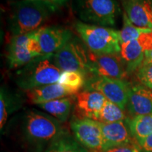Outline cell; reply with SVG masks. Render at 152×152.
I'll list each match as a JSON object with an SVG mask.
<instances>
[{
    "instance_id": "obj_24",
    "label": "cell",
    "mask_w": 152,
    "mask_h": 152,
    "mask_svg": "<svg viewBox=\"0 0 152 152\" xmlns=\"http://www.w3.org/2000/svg\"><path fill=\"white\" fill-rule=\"evenodd\" d=\"M123 28L121 30H120V42H121V44L134 40V39H138L142 34L152 31V29L141 28L134 26L123 12Z\"/></svg>"
},
{
    "instance_id": "obj_20",
    "label": "cell",
    "mask_w": 152,
    "mask_h": 152,
    "mask_svg": "<svg viewBox=\"0 0 152 152\" xmlns=\"http://www.w3.org/2000/svg\"><path fill=\"white\" fill-rule=\"evenodd\" d=\"M128 125L132 137L139 143L152 134V114L133 117Z\"/></svg>"
},
{
    "instance_id": "obj_14",
    "label": "cell",
    "mask_w": 152,
    "mask_h": 152,
    "mask_svg": "<svg viewBox=\"0 0 152 152\" xmlns=\"http://www.w3.org/2000/svg\"><path fill=\"white\" fill-rule=\"evenodd\" d=\"M99 125L104 140L103 151L113 147L132 143V136L127 120L111 123H99Z\"/></svg>"
},
{
    "instance_id": "obj_13",
    "label": "cell",
    "mask_w": 152,
    "mask_h": 152,
    "mask_svg": "<svg viewBox=\"0 0 152 152\" xmlns=\"http://www.w3.org/2000/svg\"><path fill=\"white\" fill-rule=\"evenodd\" d=\"M123 13L138 28L152 29V0H122Z\"/></svg>"
},
{
    "instance_id": "obj_12",
    "label": "cell",
    "mask_w": 152,
    "mask_h": 152,
    "mask_svg": "<svg viewBox=\"0 0 152 152\" xmlns=\"http://www.w3.org/2000/svg\"><path fill=\"white\" fill-rule=\"evenodd\" d=\"M30 33L11 37L7 48V61L10 69H19L36 58L28 46Z\"/></svg>"
},
{
    "instance_id": "obj_11",
    "label": "cell",
    "mask_w": 152,
    "mask_h": 152,
    "mask_svg": "<svg viewBox=\"0 0 152 152\" xmlns=\"http://www.w3.org/2000/svg\"><path fill=\"white\" fill-rule=\"evenodd\" d=\"M43 56H53L73 38V33L60 26H47L36 30Z\"/></svg>"
},
{
    "instance_id": "obj_1",
    "label": "cell",
    "mask_w": 152,
    "mask_h": 152,
    "mask_svg": "<svg viewBox=\"0 0 152 152\" xmlns=\"http://www.w3.org/2000/svg\"><path fill=\"white\" fill-rule=\"evenodd\" d=\"M21 131L26 142L37 152H42L52 142L68 132L58 120L35 109L23 115Z\"/></svg>"
},
{
    "instance_id": "obj_6",
    "label": "cell",
    "mask_w": 152,
    "mask_h": 152,
    "mask_svg": "<svg viewBox=\"0 0 152 152\" xmlns=\"http://www.w3.org/2000/svg\"><path fill=\"white\" fill-rule=\"evenodd\" d=\"M89 50L79 39L72 38L64 47L52 56L54 64L62 71H79L90 75Z\"/></svg>"
},
{
    "instance_id": "obj_19",
    "label": "cell",
    "mask_w": 152,
    "mask_h": 152,
    "mask_svg": "<svg viewBox=\"0 0 152 152\" xmlns=\"http://www.w3.org/2000/svg\"><path fill=\"white\" fill-rule=\"evenodd\" d=\"M72 106L73 99L69 96L37 105V107L46 111L47 113L62 123H65L68 120L71 114Z\"/></svg>"
},
{
    "instance_id": "obj_26",
    "label": "cell",
    "mask_w": 152,
    "mask_h": 152,
    "mask_svg": "<svg viewBox=\"0 0 152 152\" xmlns=\"http://www.w3.org/2000/svg\"><path fill=\"white\" fill-rule=\"evenodd\" d=\"M102 152H142V150L139 144H136L132 142L126 145L111 148Z\"/></svg>"
},
{
    "instance_id": "obj_2",
    "label": "cell",
    "mask_w": 152,
    "mask_h": 152,
    "mask_svg": "<svg viewBox=\"0 0 152 152\" xmlns=\"http://www.w3.org/2000/svg\"><path fill=\"white\" fill-rule=\"evenodd\" d=\"M46 5L35 0H17L13 1L8 26L11 37L36 31L52 14Z\"/></svg>"
},
{
    "instance_id": "obj_3",
    "label": "cell",
    "mask_w": 152,
    "mask_h": 152,
    "mask_svg": "<svg viewBox=\"0 0 152 152\" xmlns=\"http://www.w3.org/2000/svg\"><path fill=\"white\" fill-rule=\"evenodd\" d=\"M52 56H42L18 69L15 83L19 88L26 91L58 83L62 71L55 65Z\"/></svg>"
},
{
    "instance_id": "obj_16",
    "label": "cell",
    "mask_w": 152,
    "mask_h": 152,
    "mask_svg": "<svg viewBox=\"0 0 152 152\" xmlns=\"http://www.w3.org/2000/svg\"><path fill=\"white\" fill-rule=\"evenodd\" d=\"M127 107L134 117L152 114V90L142 84L130 86Z\"/></svg>"
},
{
    "instance_id": "obj_28",
    "label": "cell",
    "mask_w": 152,
    "mask_h": 152,
    "mask_svg": "<svg viewBox=\"0 0 152 152\" xmlns=\"http://www.w3.org/2000/svg\"><path fill=\"white\" fill-rule=\"evenodd\" d=\"M142 152H152V134L138 143Z\"/></svg>"
},
{
    "instance_id": "obj_5",
    "label": "cell",
    "mask_w": 152,
    "mask_h": 152,
    "mask_svg": "<svg viewBox=\"0 0 152 152\" xmlns=\"http://www.w3.org/2000/svg\"><path fill=\"white\" fill-rule=\"evenodd\" d=\"M73 10L81 22L96 26H115L121 14L117 0H73Z\"/></svg>"
},
{
    "instance_id": "obj_17",
    "label": "cell",
    "mask_w": 152,
    "mask_h": 152,
    "mask_svg": "<svg viewBox=\"0 0 152 152\" xmlns=\"http://www.w3.org/2000/svg\"><path fill=\"white\" fill-rule=\"evenodd\" d=\"M26 93L28 100L35 105L72 96L67 89L58 83L33 89Z\"/></svg>"
},
{
    "instance_id": "obj_25",
    "label": "cell",
    "mask_w": 152,
    "mask_h": 152,
    "mask_svg": "<svg viewBox=\"0 0 152 152\" xmlns=\"http://www.w3.org/2000/svg\"><path fill=\"white\" fill-rule=\"evenodd\" d=\"M136 77L142 85L152 90V64H144L137 70Z\"/></svg>"
},
{
    "instance_id": "obj_4",
    "label": "cell",
    "mask_w": 152,
    "mask_h": 152,
    "mask_svg": "<svg viewBox=\"0 0 152 152\" xmlns=\"http://www.w3.org/2000/svg\"><path fill=\"white\" fill-rule=\"evenodd\" d=\"M74 28L90 52L120 54V31L110 27L76 22Z\"/></svg>"
},
{
    "instance_id": "obj_23",
    "label": "cell",
    "mask_w": 152,
    "mask_h": 152,
    "mask_svg": "<svg viewBox=\"0 0 152 152\" xmlns=\"http://www.w3.org/2000/svg\"><path fill=\"white\" fill-rule=\"evenodd\" d=\"M124 120H126L124 110L120 108L117 104L106 99L99 115L98 122L111 123Z\"/></svg>"
},
{
    "instance_id": "obj_8",
    "label": "cell",
    "mask_w": 152,
    "mask_h": 152,
    "mask_svg": "<svg viewBox=\"0 0 152 152\" xmlns=\"http://www.w3.org/2000/svg\"><path fill=\"white\" fill-rule=\"evenodd\" d=\"M88 53L90 75L120 80L128 75L120 54H97L90 50Z\"/></svg>"
},
{
    "instance_id": "obj_7",
    "label": "cell",
    "mask_w": 152,
    "mask_h": 152,
    "mask_svg": "<svg viewBox=\"0 0 152 152\" xmlns=\"http://www.w3.org/2000/svg\"><path fill=\"white\" fill-rule=\"evenodd\" d=\"M130 87V85L124 80L90 75L86 77L84 88L100 92L106 99L125 110L128 104Z\"/></svg>"
},
{
    "instance_id": "obj_21",
    "label": "cell",
    "mask_w": 152,
    "mask_h": 152,
    "mask_svg": "<svg viewBox=\"0 0 152 152\" xmlns=\"http://www.w3.org/2000/svg\"><path fill=\"white\" fill-rule=\"evenodd\" d=\"M42 152H89L75 137L67 132L52 142Z\"/></svg>"
},
{
    "instance_id": "obj_30",
    "label": "cell",
    "mask_w": 152,
    "mask_h": 152,
    "mask_svg": "<svg viewBox=\"0 0 152 152\" xmlns=\"http://www.w3.org/2000/svg\"><path fill=\"white\" fill-rule=\"evenodd\" d=\"M16 1H17V0H16ZM14 1H15V0H14Z\"/></svg>"
},
{
    "instance_id": "obj_15",
    "label": "cell",
    "mask_w": 152,
    "mask_h": 152,
    "mask_svg": "<svg viewBox=\"0 0 152 152\" xmlns=\"http://www.w3.org/2000/svg\"><path fill=\"white\" fill-rule=\"evenodd\" d=\"M106 101L105 96L100 92L84 90L75 95V108L81 118L97 121Z\"/></svg>"
},
{
    "instance_id": "obj_27",
    "label": "cell",
    "mask_w": 152,
    "mask_h": 152,
    "mask_svg": "<svg viewBox=\"0 0 152 152\" xmlns=\"http://www.w3.org/2000/svg\"><path fill=\"white\" fill-rule=\"evenodd\" d=\"M46 5L52 12L58 10L60 7L64 6L68 0H35Z\"/></svg>"
},
{
    "instance_id": "obj_10",
    "label": "cell",
    "mask_w": 152,
    "mask_h": 152,
    "mask_svg": "<svg viewBox=\"0 0 152 152\" xmlns=\"http://www.w3.org/2000/svg\"><path fill=\"white\" fill-rule=\"evenodd\" d=\"M152 49V31L145 33L138 39L121 44V58L128 75L137 71L143 64L145 52Z\"/></svg>"
},
{
    "instance_id": "obj_9",
    "label": "cell",
    "mask_w": 152,
    "mask_h": 152,
    "mask_svg": "<svg viewBox=\"0 0 152 152\" xmlns=\"http://www.w3.org/2000/svg\"><path fill=\"white\" fill-rule=\"evenodd\" d=\"M75 138L87 149L102 152L104 140L99 123L90 118H76L71 123Z\"/></svg>"
},
{
    "instance_id": "obj_18",
    "label": "cell",
    "mask_w": 152,
    "mask_h": 152,
    "mask_svg": "<svg viewBox=\"0 0 152 152\" xmlns=\"http://www.w3.org/2000/svg\"><path fill=\"white\" fill-rule=\"evenodd\" d=\"M22 100L18 95L7 90L4 86L0 92V129L2 132L10 115L20 108Z\"/></svg>"
},
{
    "instance_id": "obj_22",
    "label": "cell",
    "mask_w": 152,
    "mask_h": 152,
    "mask_svg": "<svg viewBox=\"0 0 152 152\" xmlns=\"http://www.w3.org/2000/svg\"><path fill=\"white\" fill-rule=\"evenodd\" d=\"M86 76L79 71H63L58 83L65 87L71 93L76 95L82 88H84Z\"/></svg>"
},
{
    "instance_id": "obj_29",
    "label": "cell",
    "mask_w": 152,
    "mask_h": 152,
    "mask_svg": "<svg viewBox=\"0 0 152 152\" xmlns=\"http://www.w3.org/2000/svg\"><path fill=\"white\" fill-rule=\"evenodd\" d=\"M152 64V49L145 52V56L143 64Z\"/></svg>"
}]
</instances>
